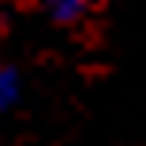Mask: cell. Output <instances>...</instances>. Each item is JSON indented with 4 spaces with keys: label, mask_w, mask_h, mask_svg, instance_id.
I'll use <instances>...</instances> for the list:
<instances>
[{
    "label": "cell",
    "mask_w": 146,
    "mask_h": 146,
    "mask_svg": "<svg viewBox=\"0 0 146 146\" xmlns=\"http://www.w3.org/2000/svg\"><path fill=\"white\" fill-rule=\"evenodd\" d=\"M38 8L58 23H77L81 15H88L92 0H38Z\"/></svg>",
    "instance_id": "6da1fadb"
},
{
    "label": "cell",
    "mask_w": 146,
    "mask_h": 146,
    "mask_svg": "<svg viewBox=\"0 0 146 146\" xmlns=\"http://www.w3.org/2000/svg\"><path fill=\"white\" fill-rule=\"evenodd\" d=\"M19 100V73L12 66H0V115Z\"/></svg>",
    "instance_id": "7a4b0ae2"
}]
</instances>
